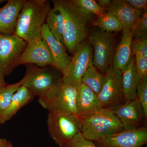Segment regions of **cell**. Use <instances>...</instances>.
Masks as SVG:
<instances>
[{"label": "cell", "mask_w": 147, "mask_h": 147, "mask_svg": "<svg viewBox=\"0 0 147 147\" xmlns=\"http://www.w3.org/2000/svg\"><path fill=\"white\" fill-rule=\"evenodd\" d=\"M7 147H13V145L11 144V142L10 141H9L8 142V146Z\"/></svg>", "instance_id": "35"}, {"label": "cell", "mask_w": 147, "mask_h": 147, "mask_svg": "<svg viewBox=\"0 0 147 147\" xmlns=\"http://www.w3.org/2000/svg\"><path fill=\"white\" fill-rule=\"evenodd\" d=\"M4 1H3V0H0V3L3 2Z\"/></svg>", "instance_id": "36"}, {"label": "cell", "mask_w": 147, "mask_h": 147, "mask_svg": "<svg viewBox=\"0 0 147 147\" xmlns=\"http://www.w3.org/2000/svg\"><path fill=\"white\" fill-rule=\"evenodd\" d=\"M105 10L119 19L122 26L123 32L132 30L143 11L135 9L125 0L112 1L110 5Z\"/></svg>", "instance_id": "14"}, {"label": "cell", "mask_w": 147, "mask_h": 147, "mask_svg": "<svg viewBox=\"0 0 147 147\" xmlns=\"http://www.w3.org/2000/svg\"><path fill=\"white\" fill-rule=\"evenodd\" d=\"M111 1V0H98L97 3L100 7L105 9L110 5Z\"/></svg>", "instance_id": "32"}, {"label": "cell", "mask_w": 147, "mask_h": 147, "mask_svg": "<svg viewBox=\"0 0 147 147\" xmlns=\"http://www.w3.org/2000/svg\"><path fill=\"white\" fill-rule=\"evenodd\" d=\"M8 142L5 139H2L0 141V147H7Z\"/></svg>", "instance_id": "34"}, {"label": "cell", "mask_w": 147, "mask_h": 147, "mask_svg": "<svg viewBox=\"0 0 147 147\" xmlns=\"http://www.w3.org/2000/svg\"><path fill=\"white\" fill-rule=\"evenodd\" d=\"M140 79L132 57L130 63L122 74L125 102L137 98V86Z\"/></svg>", "instance_id": "20"}, {"label": "cell", "mask_w": 147, "mask_h": 147, "mask_svg": "<svg viewBox=\"0 0 147 147\" xmlns=\"http://www.w3.org/2000/svg\"><path fill=\"white\" fill-rule=\"evenodd\" d=\"M52 2L53 9L63 17V44L69 52L74 53L86 37L87 26L92 15L77 7L71 1L54 0Z\"/></svg>", "instance_id": "1"}, {"label": "cell", "mask_w": 147, "mask_h": 147, "mask_svg": "<svg viewBox=\"0 0 147 147\" xmlns=\"http://www.w3.org/2000/svg\"><path fill=\"white\" fill-rule=\"evenodd\" d=\"M105 78V74L100 73L92 64L89 66L84 72L82 77V83L98 95L102 89Z\"/></svg>", "instance_id": "22"}, {"label": "cell", "mask_w": 147, "mask_h": 147, "mask_svg": "<svg viewBox=\"0 0 147 147\" xmlns=\"http://www.w3.org/2000/svg\"><path fill=\"white\" fill-rule=\"evenodd\" d=\"M133 40L132 31L123 32L119 44L116 48L112 67L122 73L128 66L132 58L131 43Z\"/></svg>", "instance_id": "18"}, {"label": "cell", "mask_w": 147, "mask_h": 147, "mask_svg": "<svg viewBox=\"0 0 147 147\" xmlns=\"http://www.w3.org/2000/svg\"><path fill=\"white\" fill-rule=\"evenodd\" d=\"M22 86L26 87L38 97L44 95L61 80L62 74L52 66L39 67L27 65Z\"/></svg>", "instance_id": "5"}, {"label": "cell", "mask_w": 147, "mask_h": 147, "mask_svg": "<svg viewBox=\"0 0 147 147\" xmlns=\"http://www.w3.org/2000/svg\"><path fill=\"white\" fill-rule=\"evenodd\" d=\"M5 75L0 70V90L7 85L5 80Z\"/></svg>", "instance_id": "33"}, {"label": "cell", "mask_w": 147, "mask_h": 147, "mask_svg": "<svg viewBox=\"0 0 147 147\" xmlns=\"http://www.w3.org/2000/svg\"><path fill=\"white\" fill-rule=\"evenodd\" d=\"M120 70L110 67L105 74V80L98 95L102 108H111L125 102Z\"/></svg>", "instance_id": "10"}, {"label": "cell", "mask_w": 147, "mask_h": 147, "mask_svg": "<svg viewBox=\"0 0 147 147\" xmlns=\"http://www.w3.org/2000/svg\"><path fill=\"white\" fill-rule=\"evenodd\" d=\"M118 118L124 130H131L146 126L147 120L137 98L110 108Z\"/></svg>", "instance_id": "12"}, {"label": "cell", "mask_w": 147, "mask_h": 147, "mask_svg": "<svg viewBox=\"0 0 147 147\" xmlns=\"http://www.w3.org/2000/svg\"><path fill=\"white\" fill-rule=\"evenodd\" d=\"M76 105L79 118L90 115L102 109L97 95L82 83L77 88Z\"/></svg>", "instance_id": "15"}, {"label": "cell", "mask_w": 147, "mask_h": 147, "mask_svg": "<svg viewBox=\"0 0 147 147\" xmlns=\"http://www.w3.org/2000/svg\"><path fill=\"white\" fill-rule=\"evenodd\" d=\"M35 96L30 90L22 85L13 95L7 108L0 114V124L12 118L19 110L30 102Z\"/></svg>", "instance_id": "19"}, {"label": "cell", "mask_w": 147, "mask_h": 147, "mask_svg": "<svg viewBox=\"0 0 147 147\" xmlns=\"http://www.w3.org/2000/svg\"><path fill=\"white\" fill-rule=\"evenodd\" d=\"M94 25L107 32L123 30L122 26L117 17L112 13L107 12L102 16H98L94 22Z\"/></svg>", "instance_id": "23"}, {"label": "cell", "mask_w": 147, "mask_h": 147, "mask_svg": "<svg viewBox=\"0 0 147 147\" xmlns=\"http://www.w3.org/2000/svg\"><path fill=\"white\" fill-rule=\"evenodd\" d=\"M77 93V88L64 84L61 80L47 93L38 97V102L49 112L76 115Z\"/></svg>", "instance_id": "4"}, {"label": "cell", "mask_w": 147, "mask_h": 147, "mask_svg": "<svg viewBox=\"0 0 147 147\" xmlns=\"http://www.w3.org/2000/svg\"><path fill=\"white\" fill-rule=\"evenodd\" d=\"M131 48L133 54L139 53L143 57L147 59V39L132 40Z\"/></svg>", "instance_id": "30"}, {"label": "cell", "mask_w": 147, "mask_h": 147, "mask_svg": "<svg viewBox=\"0 0 147 147\" xmlns=\"http://www.w3.org/2000/svg\"><path fill=\"white\" fill-rule=\"evenodd\" d=\"M45 24L55 38L63 44L64 26L63 17L61 13L51 8L47 13Z\"/></svg>", "instance_id": "21"}, {"label": "cell", "mask_w": 147, "mask_h": 147, "mask_svg": "<svg viewBox=\"0 0 147 147\" xmlns=\"http://www.w3.org/2000/svg\"><path fill=\"white\" fill-rule=\"evenodd\" d=\"M28 42L15 34L0 33V70L5 76L11 73Z\"/></svg>", "instance_id": "9"}, {"label": "cell", "mask_w": 147, "mask_h": 147, "mask_svg": "<svg viewBox=\"0 0 147 147\" xmlns=\"http://www.w3.org/2000/svg\"><path fill=\"white\" fill-rule=\"evenodd\" d=\"M134 55L135 66L140 79L147 76V59L139 53H135Z\"/></svg>", "instance_id": "29"}, {"label": "cell", "mask_w": 147, "mask_h": 147, "mask_svg": "<svg viewBox=\"0 0 147 147\" xmlns=\"http://www.w3.org/2000/svg\"><path fill=\"white\" fill-rule=\"evenodd\" d=\"M23 79L11 85L7 84L0 90V114L9 105L13 95L23 84Z\"/></svg>", "instance_id": "24"}, {"label": "cell", "mask_w": 147, "mask_h": 147, "mask_svg": "<svg viewBox=\"0 0 147 147\" xmlns=\"http://www.w3.org/2000/svg\"><path fill=\"white\" fill-rule=\"evenodd\" d=\"M26 0H9L0 8V33L13 35L18 14Z\"/></svg>", "instance_id": "17"}, {"label": "cell", "mask_w": 147, "mask_h": 147, "mask_svg": "<svg viewBox=\"0 0 147 147\" xmlns=\"http://www.w3.org/2000/svg\"><path fill=\"white\" fill-rule=\"evenodd\" d=\"M51 9L47 0H26L18 14L14 34L27 42L41 38L42 27Z\"/></svg>", "instance_id": "2"}, {"label": "cell", "mask_w": 147, "mask_h": 147, "mask_svg": "<svg viewBox=\"0 0 147 147\" xmlns=\"http://www.w3.org/2000/svg\"><path fill=\"white\" fill-rule=\"evenodd\" d=\"M74 55L62 74L61 82L78 88L82 84V76L93 64L92 45L89 41L82 42L74 51Z\"/></svg>", "instance_id": "8"}, {"label": "cell", "mask_w": 147, "mask_h": 147, "mask_svg": "<svg viewBox=\"0 0 147 147\" xmlns=\"http://www.w3.org/2000/svg\"><path fill=\"white\" fill-rule=\"evenodd\" d=\"M131 6L137 10H147V0H125Z\"/></svg>", "instance_id": "31"}, {"label": "cell", "mask_w": 147, "mask_h": 147, "mask_svg": "<svg viewBox=\"0 0 147 147\" xmlns=\"http://www.w3.org/2000/svg\"><path fill=\"white\" fill-rule=\"evenodd\" d=\"M79 119L81 134L92 142L124 130L118 118L110 108H102L92 115Z\"/></svg>", "instance_id": "3"}, {"label": "cell", "mask_w": 147, "mask_h": 147, "mask_svg": "<svg viewBox=\"0 0 147 147\" xmlns=\"http://www.w3.org/2000/svg\"><path fill=\"white\" fill-rule=\"evenodd\" d=\"M72 2L77 7L87 13L98 16L106 13L104 9L100 7L97 2L94 0H72Z\"/></svg>", "instance_id": "25"}, {"label": "cell", "mask_w": 147, "mask_h": 147, "mask_svg": "<svg viewBox=\"0 0 147 147\" xmlns=\"http://www.w3.org/2000/svg\"><path fill=\"white\" fill-rule=\"evenodd\" d=\"M137 98L142 105L147 120V76L140 79L137 86Z\"/></svg>", "instance_id": "27"}, {"label": "cell", "mask_w": 147, "mask_h": 147, "mask_svg": "<svg viewBox=\"0 0 147 147\" xmlns=\"http://www.w3.org/2000/svg\"><path fill=\"white\" fill-rule=\"evenodd\" d=\"M34 65L39 67L53 65V57L47 43L42 38L28 42L17 62L21 65Z\"/></svg>", "instance_id": "13"}, {"label": "cell", "mask_w": 147, "mask_h": 147, "mask_svg": "<svg viewBox=\"0 0 147 147\" xmlns=\"http://www.w3.org/2000/svg\"><path fill=\"white\" fill-rule=\"evenodd\" d=\"M98 147H141L147 142V127L123 130L94 141Z\"/></svg>", "instance_id": "11"}, {"label": "cell", "mask_w": 147, "mask_h": 147, "mask_svg": "<svg viewBox=\"0 0 147 147\" xmlns=\"http://www.w3.org/2000/svg\"><path fill=\"white\" fill-rule=\"evenodd\" d=\"M134 39H147V11L143 10L132 30Z\"/></svg>", "instance_id": "26"}, {"label": "cell", "mask_w": 147, "mask_h": 147, "mask_svg": "<svg viewBox=\"0 0 147 147\" xmlns=\"http://www.w3.org/2000/svg\"><path fill=\"white\" fill-rule=\"evenodd\" d=\"M47 125L50 137L61 147L81 132L79 118L74 114L49 112Z\"/></svg>", "instance_id": "6"}, {"label": "cell", "mask_w": 147, "mask_h": 147, "mask_svg": "<svg viewBox=\"0 0 147 147\" xmlns=\"http://www.w3.org/2000/svg\"><path fill=\"white\" fill-rule=\"evenodd\" d=\"M41 37L47 43L53 56V67L63 74L71 57L66 53L63 44L55 38L45 24L42 27Z\"/></svg>", "instance_id": "16"}, {"label": "cell", "mask_w": 147, "mask_h": 147, "mask_svg": "<svg viewBox=\"0 0 147 147\" xmlns=\"http://www.w3.org/2000/svg\"><path fill=\"white\" fill-rule=\"evenodd\" d=\"M2 139H1V138H0V141H1V140H2Z\"/></svg>", "instance_id": "37"}, {"label": "cell", "mask_w": 147, "mask_h": 147, "mask_svg": "<svg viewBox=\"0 0 147 147\" xmlns=\"http://www.w3.org/2000/svg\"><path fill=\"white\" fill-rule=\"evenodd\" d=\"M89 39L94 50L93 65L100 73L105 74L113 63L116 49L115 36L112 33L100 30L93 33Z\"/></svg>", "instance_id": "7"}, {"label": "cell", "mask_w": 147, "mask_h": 147, "mask_svg": "<svg viewBox=\"0 0 147 147\" xmlns=\"http://www.w3.org/2000/svg\"><path fill=\"white\" fill-rule=\"evenodd\" d=\"M62 147H98L92 141L86 139L81 132L66 143Z\"/></svg>", "instance_id": "28"}]
</instances>
